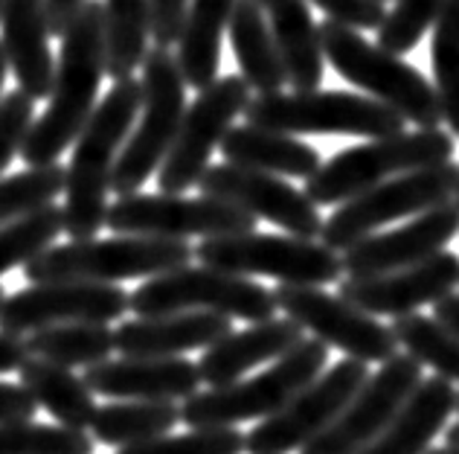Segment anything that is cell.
Masks as SVG:
<instances>
[{
    "instance_id": "24",
    "label": "cell",
    "mask_w": 459,
    "mask_h": 454,
    "mask_svg": "<svg viewBox=\"0 0 459 454\" xmlns=\"http://www.w3.org/2000/svg\"><path fill=\"white\" fill-rule=\"evenodd\" d=\"M306 341L303 329L288 318H271L241 332H230L201 355L198 373L210 388H227L256 364L276 362Z\"/></svg>"
},
{
    "instance_id": "28",
    "label": "cell",
    "mask_w": 459,
    "mask_h": 454,
    "mask_svg": "<svg viewBox=\"0 0 459 454\" xmlns=\"http://www.w3.org/2000/svg\"><path fill=\"white\" fill-rule=\"evenodd\" d=\"M227 32L241 70V79L247 82V88L256 91L259 97L282 93V88L288 85L285 67L280 50H276L273 32L268 27V18H264L256 0H236Z\"/></svg>"
},
{
    "instance_id": "12",
    "label": "cell",
    "mask_w": 459,
    "mask_h": 454,
    "mask_svg": "<svg viewBox=\"0 0 459 454\" xmlns=\"http://www.w3.org/2000/svg\"><path fill=\"white\" fill-rule=\"evenodd\" d=\"M250 105V88L241 76H221L204 88L184 114L178 137L169 149L163 166L157 170V187L163 196H180L189 187H198L204 172L210 170L212 152L238 114Z\"/></svg>"
},
{
    "instance_id": "46",
    "label": "cell",
    "mask_w": 459,
    "mask_h": 454,
    "mask_svg": "<svg viewBox=\"0 0 459 454\" xmlns=\"http://www.w3.org/2000/svg\"><path fill=\"white\" fill-rule=\"evenodd\" d=\"M27 362H30L27 338L4 336V332H0V376L15 373V370H21Z\"/></svg>"
},
{
    "instance_id": "33",
    "label": "cell",
    "mask_w": 459,
    "mask_h": 454,
    "mask_svg": "<svg viewBox=\"0 0 459 454\" xmlns=\"http://www.w3.org/2000/svg\"><path fill=\"white\" fill-rule=\"evenodd\" d=\"M30 358H44V362L58 367H93L108 362L114 353V329L105 324H62L44 327L27 338Z\"/></svg>"
},
{
    "instance_id": "49",
    "label": "cell",
    "mask_w": 459,
    "mask_h": 454,
    "mask_svg": "<svg viewBox=\"0 0 459 454\" xmlns=\"http://www.w3.org/2000/svg\"><path fill=\"white\" fill-rule=\"evenodd\" d=\"M9 74V62H6V53H4V44H0V93H4V82Z\"/></svg>"
},
{
    "instance_id": "13",
    "label": "cell",
    "mask_w": 459,
    "mask_h": 454,
    "mask_svg": "<svg viewBox=\"0 0 459 454\" xmlns=\"http://www.w3.org/2000/svg\"><path fill=\"white\" fill-rule=\"evenodd\" d=\"M367 379L369 370L364 362L355 358L337 362L329 373L317 376L291 402L245 434V454H288L306 449L337 420V414L355 399Z\"/></svg>"
},
{
    "instance_id": "45",
    "label": "cell",
    "mask_w": 459,
    "mask_h": 454,
    "mask_svg": "<svg viewBox=\"0 0 459 454\" xmlns=\"http://www.w3.org/2000/svg\"><path fill=\"white\" fill-rule=\"evenodd\" d=\"M84 0H44V18H47V32L62 39L67 27L79 15Z\"/></svg>"
},
{
    "instance_id": "19",
    "label": "cell",
    "mask_w": 459,
    "mask_h": 454,
    "mask_svg": "<svg viewBox=\"0 0 459 454\" xmlns=\"http://www.w3.org/2000/svg\"><path fill=\"white\" fill-rule=\"evenodd\" d=\"M459 285V257L451 250L430 257L419 266H410L381 277H346L337 285V297L355 306L369 318H404L419 306L439 303Z\"/></svg>"
},
{
    "instance_id": "40",
    "label": "cell",
    "mask_w": 459,
    "mask_h": 454,
    "mask_svg": "<svg viewBox=\"0 0 459 454\" xmlns=\"http://www.w3.org/2000/svg\"><path fill=\"white\" fill-rule=\"evenodd\" d=\"M117 454H245V434L238 428H198L117 449Z\"/></svg>"
},
{
    "instance_id": "36",
    "label": "cell",
    "mask_w": 459,
    "mask_h": 454,
    "mask_svg": "<svg viewBox=\"0 0 459 454\" xmlns=\"http://www.w3.org/2000/svg\"><path fill=\"white\" fill-rule=\"evenodd\" d=\"M67 170L62 163L32 166L18 175L0 178V227L27 219L30 213L50 207L65 193Z\"/></svg>"
},
{
    "instance_id": "43",
    "label": "cell",
    "mask_w": 459,
    "mask_h": 454,
    "mask_svg": "<svg viewBox=\"0 0 459 454\" xmlns=\"http://www.w3.org/2000/svg\"><path fill=\"white\" fill-rule=\"evenodd\" d=\"M186 6H189V0H149L154 47L169 50L172 44H178L180 30H184V21H186Z\"/></svg>"
},
{
    "instance_id": "2",
    "label": "cell",
    "mask_w": 459,
    "mask_h": 454,
    "mask_svg": "<svg viewBox=\"0 0 459 454\" xmlns=\"http://www.w3.org/2000/svg\"><path fill=\"white\" fill-rule=\"evenodd\" d=\"M143 109L140 79L114 82L105 100L96 105L88 126L76 137L74 158H70L65 178V233L70 242L93 239L105 227L108 193L119 152L131 135V126Z\"/></svg>"
},
{
    "instance_id": "25",
    "label": "cell",
    "mask_w": 459,
    "mask_h": 454,
    "mask_svg": "<svg viewBox=\"0 0 459 454\" xmlns=\"http://www.w3.org/2000/svg\"><path fill=\"white\" fill-rule=\"evenodd\" d=\"M256 4L268 18L288 85L294 88V93L317 91L323 82L325 58L308 0H256Z\"/></svg>"
},
{
    "instance_id": "30",
    "label": "cell",
    "mask_w": 459,
    "mask_h": 454,
    "mask_svg": "<svg viewBox=\"0 0 459 454\" xmlns=\"http://www.w3.org/2000/svg\"><path fill=\"white\" fill-rule=\"evenodd\" d=\"M18 373H21V388L58 425L74 428V432L91 428L93 414L100 405L93 399V390L84 385V379L74 376V370L50 364L44 358H30Z\"/></svg>"
},
{
    "instance_id": "41",
    "label": "cell",
    "mask_w": 459,
    "mask_h": 454,
    "mask_svg": "<svg viewBox=\"0 0 459 454\" xmlns=\"http://www.w3.org/2000/svg\"><path fill=\"white\" fill-rule=\"evenodd\" d=\"M35 123V102L23 91H12L0 100V172L21 154L23 140Z\"/></svg>"
},
{
    "instance_id": "38",
    "label": "cell",
    "mask_w": 459,
    "mask_h": 454,
    "mask_svg": "<svg viewBox=\"0 0 459 454\" xmlns=\"http://www.w3.org/2000/svg\"><path fill=\"white\" fill-rule=\"evenodd\" d=\"M0 454H93V437L32 420L0 423Z\"/></svg>"
},
{
    "instance_id": "50",
    "label": "cell",
    "mask_w": 459,
    "mask_h": 454,
    "mask_svg": "<svg viewBox=\"0 0 459 454\" xmlns=\"http://www.w3.org/2000/svg\"><path fill=\"white\" fill-rule=\"evenodd\" d=\"M425 454H459L456 449H448V446H445V449H428Z\"/></svg>"
},
{
    "instance_id": "47",
    "label": "cell",
    "mask_w": 459,
    "mask_h": 454,
    "mask_svg": "<svg viewBox=\"0 0 459 454\" xmlns=\"http://www.w3.org/2000/svg\"><path fill=\"white\" fill-rule=\"evenodd\" d=\"M433 318L459 336V294L451 292L448 297H442L439 303H433Z\"/></svg>"
},
{
    "instance_id": "5",
    "label": "cell",
    "mask_w": 459,
    "mask_h": 454,
    "mask_svg": "<svg viewBox=\"0 0 459 454\" xmlns=\"http://www.w3.org/2000/svg\"><path fill=\"white\" fill-rule=\"evenodd\" d=\"M454 137L442 128H419L369 140L364 146L337 152L306 181V198L314 207L346 205L384 181L428 166L454 161Z\"/></svg>"
},
{
    "instance_id": "6",
    "label": "cell",
    "mask_w": 459,
    "mask_h": 454,
    "mask_svg": "<svg viewBox=\"0 0 459 454\" xmlns=\"http://www.w3.org/2000/svg\"><path fill=\"white\" fill-rule=\"evenodd\" d=\"M325 362H329V346L317 338H306L291 353L276 358V364L264 373L189 397L180 408V423L198 432V428H236L247 420H268L323 373Z\"/></svg>"
},
{
    "instance_id": "4",
    "label": "cell",
    "mask_w": 459,
    "mask_h": 454,
    "mask_svg": "<svg viewBox=\"0 0 459 454\" xmlns=\"http://www.w3.org/2000/svg\"><path fill=\"white\" fill-rule=\"evenodd\" d=\"M195 257L186 242L152 236L84 239V242L53 245L23 266V277L39 283H102L160 277V274L189 266Z\"/></svg>"
},
{
    "instance_id": "54",
    "label": "cell",
    "mask_w": 459,
    "mask_h": 454,
    "mask_svg": "<svg viewBox=\"0 0 459 454\" xmlns=\"http://www.w3.org/2000/svg\"><path fill=\"white\" fill-rule=\"evenodd\" d=\"M0 9H4V0H0Z\"/></svg>"
},
{
    "instance_id": "26",
    "label": "cell",
    "mask_w": 459,
    "mask_h": 454,
    "mask_svg": "<svg viewBox=\"0 0 459 454\" xmlns=\"http://www.w3.org/2000/svg\"><path fill=\"white\" fill-rule=\"evenodd\" d=\"M456 411V390L445 379H421V385L398 411L390 425L358 454H425L433 437Z\"/></svg>"
},
{
    "instance_id": "3",
    "label": "cell",
    "mask_w": 459,
    "mask_h": 454,
    "mask_svg": "<svg viewBox=\"0 0 459 454\" xmlns=\"http://www.w3.org/2000/svg\"><path fill=\"white\" fill-rule=\"evenodd\" d=\"M317 32L323 58L349 85L360 88L369 93V100L393 109L404 123H416L419 128H439L442 111L437 91L421 70L407 65L402 56L381 50L358 30L343 27L337 21H320Z\"/></svg>"
},
{
    "instance_id": "34",
    "label": "cell",
    "mask_w": 459,
    "mask_h": 454,
    "mask_svg": "<svg viewBox=\"0 0 459 454\" xmlns=\"http://www.w3.org/2000/svg\"><path fill=\"white\" fill-rule=\"evenodd\" d=\"M433 91H437L442 123L459 140V0H445L430 39Z\"/></svg>"
},
{
    "instance_id": "52",
    "label": "cell",
    "mask_w": 459,
    "mask_h": 454,
    "mask_svg": "<svg viewBox=\"0 0 459 454\" xmlns=\"http://www.w3.org/2000/svg\"><path fill=\"white\" fill-rule=\"evenodd\" d=\"M454 205L459 207V187H456V201H454Z\"/></svg>"
},
{
    "instance_id": "37",
    "label": "cell",
    "mask_w": 459,
    "mask_h": 454,
    "mask_svg": "<svg viewBox=\"0 0 459 454\" xmlns=\"http://www.w3.org/2000/svg\"><path fill=\"white\" fill-rule=\"evenodd\" d=\"M62 233L65 210L56 205L35 210L27 219L0 227V277L12 268L27 266L30 259L44 254L47 248H53V242Z\"/></svg>"
},
{
    "instance_id": "7",
    "label": "cell",
    "mask_w": 459,
    "mask_h": 454,
    "mask_svg": "<svg viewBox=\"0 0 459 454\" xmlns=\"http://www.w3.org/2000/svg\"><path fill=\"white\" fill-rule=\"evenodd\" d=\"M140 85V123L128 135L111 175V193H117L119 198L137 196L143 184L160 170L186 114L184 74L178 67V58L163 47H152L143 58Z\"/></svg>"
},
{
    "instance_id": "29",
    "label": "cell",
    "mask_w": 459,
    "mask_h": 454,
    "mask_svg": "<svg viewBox=\"0 0 459 454\" xmlns=\"http://www.w3.org/2000/svg\"><path fill=\"white\" fill-rule=\"evenodd\" d=\"M236 0H189L186 21L178 39V67L186 88L198 93L219 79L221 67V39L227 32Z\"/></svg>"
},
{
    "instance_id": "55",
    "label": "cell",
    "mask_w": 459,
    "mask_h": 454,
    "mask_svg": "<svg viewBox=\"0 0 459 454\" xmlns=\"http://www.w3.org/2000/svg\"><path fill=\"white\" fill-rule=\"evenodd\" d=\"M381 4H386V0H381Z\"/></svg>"
},
{
    "instance_id": "44",
    "label": "cell",
    "mask_w": 459,
    "mask_h": 454,
    "mask_svg": "<svg viewBox=\"0 0 459 454\" xmlns=\"http://www.w3.org/2000/svg\"><path fill=\"white\" fill-rule=\"evenodd\" d=\"M39 411V405L21 385L12 381H0V423H18V420H32V414Z\"/></svg>"
},
{
    "instance_id": "39",
    "label": "cell",
    "mask_w": 459,
    "mask_h": 454,
    "mask_svg": "<svg viewBox=\"0 0 459 454\" xmlns=\"http://www.w3.org/2000/svg\"><path fill=\"white\" fill-rule=\"evenodd\" d=\"M445 0H395L378 27V47L393 56L416 50L425 32L437 23Z\"/></svg>"
},
{
    "instance_id": "27",
    "label": "cell",
    "mask_w": 459,
    "mask_h": 454,
    "mask_svg": "<svg viewBox=\"0 0 459 454\" xmlns=\"http://www.w3.org/2000/svg\"><path fill=\"white\" fill-rule=\"evenodd\" d=\"M224 163L276 178H308L323 166L320 152L308 143L256 126H233L221 140Z\"/></svg>"
},
{
    "instance_id": "22",
    "label": "cell",
    "mask_w": 459,
    "mask_h": 454,
    "mask_svg": "<svg viewBox=\"0 0 459 454\" xmlns=\"http://www.w3.org/2000/svg\"><path fill=\"white\" fill-rule=\"evenodd\" d=\"M44 0H4L0 9V44H4L9 70L32 102L50 100L56 62L50 53Z\"/></svg>"
},
{
    "instance_id": "21",
    "label": "cell",
    "mask_w": 459,
    "mask_h": 454,
    "mask_svg": "<svg viewBox=\"0 0 459 454\" xmlns=\"http://www.w3.org/2000/svg\"><path fill=\"white\" fill-rule=\"evenodd\" d=\"M93 397L117 402H180L198 393L201 373L189 358H108L84 370Z\"/></svg>"
},
{
    "instance_id": "14",
    "label": "cell",
    "mask_w": 459,
    "mask_h": 454,
    "mask_svg": "<svg viewBox=\"0 0 459 454\" xmlns=\"http://www.w3.org/2000/svg\"><path fill=\"white\" fill-rule=\"evenodd\" d=\"M105 227L117 236H152L186 242L189 236L215 239L238 236L256 231L250 213L215 198H186V196H128L108 205Z\"/></svg>"
},
{
    "instance_id": "42",
    "label": "cell",
    "mask_w": 459,
    "mask_h": 454,
    "mask_svg": "<svg viewBox=\"0 0 459 454\" xmlns=\"http://www.w3.org/2000/svg\"><path fill=\"white\" fill-rule=\"evenodd\" d=\"M311 4L323 9L329 21H337L358 32L378 30L386 18V9L381 0H311Z\"/></svg>"
},
{
    "instance_id": "15",
    "label": "cell",
    "mask_w": 459,
    "mask_h": 454,
    "mask_svg": "<svg viewBox=\"0 0 459 454\" xmlns=\"http://www.w3.org/2000/svg\"><path fill=\"white\" fill-rule=\"evenodd\" d=\"M276 309H282L288 320L311 332L325 346H337L355 362H390L398 355V344L390 327H381L376 318L358 312L341 297H334L314 285H280L273 292Z\"/></svg>"
},
{
    "instance_id": "32",
    "label": "cell",
    "mask_w": 459,
    "mask_h": 454,
    "mask_svg": "<svg viewBox=\"0 0 459 454\" xmlns=\"http://www.w3.org/2000/svg\"><path fill=\"white\" fill-rule=\"evenodd\" d=\"M105 6V76L134 79L149 53L152 12L149 0H102Z\"/></svg>"
},
{
    "instance_id": "23",
    "label": "cell",
    "mask_w": 459,
    "mask_h": 454,
    "mask_svg": "<svg viewBox=\"0 0 459 454\" xmlns=\"http://www.w3.org/2000/svg\"><path fill=\"white\" fill-rule=\"evenodd\" d=\"M233 332V320L212 312L137 318L119 324L114 350L123 358H180L189 350H210Z\"/></svg>"
},
{
    "instance_id": "11",
    "label": "cell",
    "mask_w": 459,
    "mask_h": 454,
    "mask_svg": "<svg viewBox=\"0 0 459 454\" xmlns=\"http://www.w3.org/2000/svg\"><path fill=\"white\" fill-rule=\"evenodd\" d=\"M198 262L236 277H273L282 285H332L343 277L341 257L323 242L276 233H238L201 239Z\"/></svg>"
},
{
    "instance_id": "31",
    "label": "cell",
    "mask_w": 459,
    "mask_h": 454,
    "mask_svg": "<svg viewBox=\"0 0 459 454\" xmlns=\"http://www.w3.org/2000/svg\"><path fill=\"white\" fill-rule=\"evenodd\" d=\"M178 423V402H108L93 414L91 437L96 443L126 449L166 437Z\"/></svg>"
},
{
    "instance_id": "20",
    "label": "cell",
    "mask_w": 459,
    "mask_h": 454,
    "mask_svg": "<svg viewBox=\"0 0 459 454\" xmlns=\"http://www.w3.org/2000/svg\"><path fill=\"white\" fill-rule=\"evenodd\" d=\"M459 233V207L454 201L421 213L404 227L386 233H372L358 245L343 250L341 266L346 277H381L410 266H419L445 250V245Z\"/></svg>"
},
{
    "instance_id": "35",
    "label": "cell",
    "mask_w": 459,
    "mask_h": 454,
    "mask_svg": "<svg viewBox=\"0 0 459 454\" xmlns=\"http://www.w3.org/2000/svg\"><path fill=\"white\" fill-rule=\"evenodd\" d=\"M390 332L413 362L437 370V376L445 381H459V336L442 327L437 318L416 312L393 318Z\"/></svg>"
},
{
    "instance_id": "9",
    "label": "cell",
    "mask_w": 459,
    "mask_h": 454,
    "mask_svg": "<svg viewBox=\"0 0 459 454\" xmlns=\"http://www.w3.org/2000/svg\"><path fill=\"white\" fill-rule=\"evenodd\" d=\"M128 309H134L137 318L212 312L230 320L241 318L250 324H262L273 318L276 301L271 289L247 277L207 266H184L137 285L134 294H128Z\"/></svg>"
},
{
    "instance_id": "8",
    "label": "cell",
    "mask_w": 459,
    "mask_h": 454,
    "mask_svg": "<svg viewBox=\"0 0 459 454\" xmlns=\"http://www.w3.org/2000/svg\"><path fill=\"white\" fill-rule=\"evenodd\" d=\"M247 126L280 131V135H352L393 137L407 131L404 119L386 105L349 91L271 93L250 100L245 109Z\"/></svg>"
},
{
    "instance_id": "53",
    "label": "cell",
    "mask_w": 459,
    "mask_h": 454,
    "mask_svg": "<svg viewBox=\"0 0 459 454\" xmlns=\"http://www.w3.org/2000/svg\"><path fill=\"white\" fill-rule=\"evenodd\" d=\"M456 414H459V390H456Z\"/></svg>"
},
{
    "instance_id": "48",
    "label": "cell",
    "mask_w": 459,
    "mask_h": 454,
    "mask_svg": "<svg viewBox=\"0 0 459 454\" xmlns=\"http://www.w3.org/2000/svg\"><path fill=\"white\" fill-rule=\"evenodd\" d=\"M445 446L459 451V423H454V425L448 428V432H445Z\"/></svg>"
},
{
    "instance_id": "51",
    "label": "cell",
    "mask_w": 459,
    "mask_h": 454,
    "mask_svg": "<svg viewBox=\"0 0 459 454\" xmlns=\"http://www.w3.org/2000/svg\"><path fill=\"white\" fill-rule=\"evenodd\" d=\"M4 301H6V297H4V289H0V306H4Z\"/></svg>"
},
{
    "instance_id": "17",
    "label": "cell",
    "mask_w": 459,
    "mask_h": 454,
    "mask_svg": "<svg viewBox=\"0 0 459 454\" xmlns=\"http://www.w3.org/2000/svg\"><path fill=\"white\" fill-rule=\"evenodd\" d=\"M128 312V294L102 283H39L9 294L0 306V332L23 338V332L62 324H111Z\"/></svg>"
},
{
    "instance_id": "10",
    "label": "cell",
    "mask_w": 459,
    "mask_h": 454,
    "mask_svg": "<svg viewBox=\"0 0 459 454\" xmlns=\"http://www.w3.org/2000/svg\"><path fill=\"white\" fill-rule=\"evenodd\" d=\"M459 187V163L448 161L428 170H416L384 181L367 193L341 205L323 222L320 239L329 250H349L378 231V227L398 222L404 216H421L433 207L454 201Z\"/></svg>"
},
{
    "instance_id": "18",
    "label": "cell",
    "mask_w": 459,
    "mask_h": 454,
    "mask_svg": "<svg viewBox=\"0 0 459 454\" xmlns=\"http://www.w3.org/2000/svg\"><path fill=\"white\" fill-rule=\"evenodd\" d=\"M198 189L204 198L233 205L250 213L256 222L264 219L297 239H317L323 231L320 210L306 198L303 189H294L276 175L241 170L233 163H215L204 172Z\"/></svg>"
},
{
    "instance_id": "1",
    "label": "cell",
    "mask_w": 459,
    "mask_h": 454,
    "mask_svg": "<svg viewBox=\"0 0 459 454\" xmlns=\"http://www.w3.org/2000/svg\"><path fill=\"white\" fill-rule=\"evenodd\" d=\"M105 76V6L102 0H84L79 15L62 35V53L47 111L35 119L21 158L30 166L58 163L62 152L76 143L82 128L96 111V93Z\"/></svg>"
},
{
    "instance_id": "16",
    "label": "cell",
    "mask_w": 459,
    "mask_h": 454,
    "mask_svg": "<svg viewBox=\"0 0 459 454\" xmlns=\"http://www.w3.org/2000/svg\"><path fill=\"white\" fill-rule=\"evenodd\" d=\"M421 379L425 376H421L419 362L410 355H393L390 362L381 364L376 376L367 379V385L337 414V420L306 449H299V454H358L367 449L402 411V405L413 397Z\"/></svg>"
}]
</instances>
